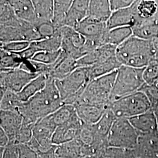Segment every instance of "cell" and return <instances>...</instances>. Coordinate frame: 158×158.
I'll return each instance as SVG.
<instances>
[{
  "mask_svg": "<svg viewBox=\"0 0 158 158\" xmlns=\"http://www.w3.org/2000/svg\"><path fill=\"white\" fill-rule=\"evenodd\" d=\"M121 66L117 56L104 62L97 63L87 68L89 79L90 81H92L97 78L111 73L116 71Z\"/></svg>",
  "mask_w": 158,
  "mask_h": 158,
  "instance_id": "27",
  "label": "cell"
},
{
  "mask_svg": "<svg viewBox=\"0 0 158 158\" xmlns=\"http://www.w3.org/2000/svg\"><path fill=\"white\" fill-rule=\"evenodd\" d=\"M0 70H9L19 69L23 62L17 53H10L0 49Z\"/></svg>",
  "mask_w": 158,
  "mask_h": 158,
  "instance_id": "35",
  "label": "cell"
},
{
  "mask_svg": "<svg viewBox=\"0 0 158 158\" xmlns=\"http://www.w3.org/2000/svg\"><path fill=\"white\" fill-rule=\"evenodd\" d=\"M39 75L20 69L0 70V89L18 93Z\"/></svg>",
  "mask_w": 158,
  "mask_h": 158,
  "instance_id": "9",
  "label": "cell"
},
{
  "mask_svg": "<svg viewBox=\"0 0 158 158\" xmlns=\"http://www.w3.org/2000/svg\"><path fill=\"white\" fill-rule=\"evenodd\" d=\"M155 111V114H156V118H157V121H158V109L157 110H154Z\"/></svg>",
  "mask_w": 158,
  "mask_h": 158,
  "instance_id": "51",
  "label": "cell"
},
{
  "mask_svg": "<svg viewBox=\"0 0 158 158\" xmlns=\"http://www.w3.org/2000/svg\"><path fill=\"white\" fill-rule=\"evenodd\" d=\"M22 21L15 15L9 1H0V25L17 27Z\"/></svg>",
  "mask_w": 158,
  "mask_h": 158,
  "instance_id": "32",
  "label": "cell"
},
{
  "mask_svg": "<svg viewBox=\"0 0 158 158\" xmlns=\"http://www.w3.org/2000/svg\"><path fill=\"white\" fill-rule=\"evenodd\" d=\"M116 119L114 114L108 108L102 118L95 124L92 125L93 131L98 141L108 144V136Z\"/></svg>",
  "mask_w": 158,
  "mask_h": 158,
  "instance_id": "24",
  "label": "cell"
},
{
  "mask_svg": "<svg viewBox=\"0 0 158 158\" xmlns=\"http://www.w3.org/2000/svg\"><path fill=\"white\" fill-rule=\"evenodd\" d=\"M116 56L121 66L145 68L152 59V41L132 35L117 47Z\"/></svg>",
  "mask_w": 158,
  "mask_h": 158,
  "instance_id": "2",
  "label": "cell"
},
{
  "mask_svg": "<svg viewBox=\"0 0 158 158\" xmlns=\"http://www.w3.org/2000/svg\"><path fill=\"white\" fill-rule=\"evenodd\" d=\"M143 79L148 85H158V62L152 60L143 71Z\"/></svg>",
  "mask_w": 158,
  "mask_h": 158,
  "instance_id": "38",
  "label": "cell"
},
{
  "mask_svg": "<svg viewBox=\"0 0 158 158\" xmlns=\"http://www.w3.org/2000/svg\"><path fill=\"white\" fill-rule=\"evenodd\" d=\"M33 127L34 125L25 123L23 121V125L15 138L14 144L27 145L32 138Z\"/></svg>",
  "mask_w": 158,
  "mask_h": 158,
  "instance_id": "41",
  "label": "cell"
},
{
  "mask_svg": "<svg viewBox=\"0 0 158 158\" xmlns=\"http://www.w3.org/2000/svg\"><path fill=\"white\" fill-rule=\"evenodd\" d=\"M10 143V139L6 132L0 128V148H6Z\"/></svg>",
  "mask_w": 158,
  "mask_h": 158,
  "instance_id": "48",
  "label": "cell"
},
{
  "mask_svg": "<svg viewBox=\"0 0 158 158\" xmlns=\"http://www.w3.org/2000/svg\"><path fill=\"white\" fill-rule=\"evenodd\" d=\"M52 66V70L48 76L54 80L63 79L77 69V60L68 56L62 51L60 56Z\"/></svg>",
  "mask_w": 158,
  "mask_h": 158,
  "instance_id": "22",
  "label": "cell"
},
{
  "mask_svg": "<svg viewBox=\"0 0 158 158\" xmlns=\"http://www.w3.org/2000/svg\"><path fill=\"white\" fill-rule=\"evenodd\" d=\"M59 31L62 38L61 50L76 60L81 57V49L86 40L85 36L74 29L66 26Z\"/></svg>",
  "mask_w": 158,
  "mask_h": 158,
  "instance_id": "10",
  "label": "cell"
},
{
  "mask_svg": "<svg viewBox=\"0 0 158 158\" xmlns=\"http://www.w3.org/2000/svg\"><path fill=\"white\" fill-rule=\"evenodd\" d=\"M73 1L70 0L54 1V11L52 23L56 30L65 26L66 18Z\"/></svg>",
  "mask_w": 158,
  "mask_h": 158,
  "instance_id": "30",
  "label": "cell"
},
{
  "mask_svg": "<svg viewBox=\"0 0 158 158\" xmlns=\"http://www.w3.org/2000/svg\"><path fill=\"white\" fill-rule=\"evenodd\" d=\"M134 151L136 158H158V132L139 135Z\"/></svg>",
  "mask_w": 158,
  "mask_h": 158,
  "instance_id": "17",
  "label": "cell"
},
{
  "mask_svg": "<svg viewBox=\"0 0 158 158\" xmlns=\"http://www.w3.org/2000/svg\"><path fill=\"white\" fill-rule=\"evenodd\" d=\"M117 118L130 119L152 109L147 96L141 91L125 96L109 104Z\"/></svg>",
  "mask_w": 158,
  "mask_h": 158,
  "instance_id": "6",
  "label": "cell"
},
{
  "mask_svg": "<svg viewBox=\"0 0 158 158\" xmlns=\"http://www.w3.org/2000/svg\"><path fill=\"white\" fill-rule=\"evenodd\" d=\"M51 115L39 120L33 127V136L27 144L36 152H47L53 147V136L56 129Z\"/></svg>",
  "mask_w": 158,
  "mask_h": 158,
  "instance_id": "8",
  "label": "cell"
},
{
  "mask_svg": "<svg viewBox=\"0 0 158 158\" xmlns=\"http://www.w3.org/2000/svg\"><path fill=\"white\" fill-rule=\"evenodd\" d=\"M42 39L49 38L55 34L56 29L52 23H43L37 27Z\"/></svg>",
  "mask_w": 158,
  "mask_h": 158,
  "instance_id": "44",
  "label": "cell"
},
{
  "mask_svg": "<svg viewBox=\"0 0 158 158\" xmlns=\"http://www.w3.org/2000/svg\"></svg>",
  "mask_w": 158,
  "mask_h": 158,
  "instance_id": "53",
  "label": "cell"
},
{
  "mask_svg": "<svg viewBox=\"0 0 158 158\" xmlns=\"http://www.w3.org/2000/svg\"><path fill=\"white\" fill-rule=\"evenodd\" d=\"M1 128L8 135L10 143H14L15 138L23 125L22 115L18 111L0 110Z\"/></svg>",
  "mask_w": 158,
  "mask_h": 158,
  "instance_id": "14",
  "label": "cell"
},
{
  "mask_svg": "<svg viewBox=\"0 0 158 158\" xmlns=\"http://www.w3.org/2000/svg\"><path fill=\"white\" fill-rule=\"evenodd\" d=\"M0 99V110L19 112L23 102L20 100L18 93L6 90Z\"/></svg>",
  "mask_w": 158,
  "mask_h": 158,
  "instance_id": "33",
  "label": "cell"
},
{
  "mask_svg": "<svg viewBox=\"0 0 158 158\" xmlns=\"http://www.w3.org/2000/svg\"><path fill=\"white\" fill-rule=\"evenodd\" d=\"M39 154L42 158H57L55 154V145L47 152L40 153Z\"/></svg>",
  "mask_w": 158,
  "mask_h": 158,
  "instance_id": "50",
  "label": "cell"
},
{
  "mask_svg": "<svg viewBox=\"0 0 158 158\" xmlns=\"http://www.w3.org/2000/svg\"><path fill=\"white\" fill-rule=\"evenodd\" d=\"M132 35V29L130 27L108 29L102 37V45H110L117 47Z\"/></svg>",
  "mask_w": 158,
  "mask_h": 158,
  "instance_id": "26",
  "label": "cell"
},
{
  "mask_svg": "<svg viewBox=\"0 0 158 158\" xmlns=\"http://www.w3.org/2000/svg\"><path fill=\"white\" fill-rule=\"evenodd\" d=\"M143 71L144 68L121 66L117 71L110 102L139 91L145 83Z\"/></svg>",
  "mask_w": 158,
  "mask_h": 158,
  "instance_id": "3",
  "label": "cell"
},
{
  "mask_svg": "<svg viewBox=\"0 0 158 158\" xmlns=\"http://www.w3.org/2000/svg\"><path fill=\"white\" fill-rule=\"evenodd\" d=\"M90 1H73L65 20V26L75 29L79 23L89 15Z\"/></svg>",
  "mask_w": 158,
  "mask_h": 158,
  "instance_id": "21",
  "label": "cell"
},
{
  "mask_svg": "<svg viewBox=\"0 0 158 158\" xmlns=\"http://www.w3.org/2000/svg\"><path fill=\"white\" fill-rule=\"evenodd\" d=\"M138 20L136 1H134V3L129 7L113 12L107 23V26L108 29L124 27L132 28Z\"/></svg>",
  "mask_w": 158,
  "mask_h": 158,
  "instance_id": "13",
  "label": "cell"
},
{
  "mask_svg": "<svg viewBox=\"0 0 158 158\" xmlns=\"http://www.w3.org/2000/svg\"><path fill=\"white\" fill-rule=\"evenodd\" d=\"M117 71L91 81L75 106L82 104L109 105Z\"/></svg>",
  "mask_w": 158,
  "mask_h": 158,
  "instance_id": "5",
  "label": "cell"
},
{
  "mask_svg": "<svg viewBox=\"0 0 158 158\" xmlns=\"http://www.w3.org/2000/svg\"><path fill=\"white\" fill-rule=\"evenodd\" d=\"M55 80L64 104L74 106L91 81L87 68H77L66 77Z\"/></svg>",
  "mask_w": 158,
  "mask_h": 158,
  "instance_id": "4",
  "label": "cell"
},
{
  "mask_svg": "<svg viewBox=\"0 0 158 158\" xmlns=\"http://www.w3.org/2000/svg\"><path fill=\"white\" fill-rule=\"evenodd\" d=\"M62 35L57 29L53 36L49 38L32 42V45L38 52H56L60 51L62 47Z\"/></svg>",
  "mask_w": 158,
  "mask_h": 158,
  "instance_id": "31",
  "label": "cell"
},
{
  "mask_svg": "<svg viewBox=\"0 0 158 158\" xmlns=\"http://www.w3.org/2000/svg\"><path fill=\"white\" fill-rule=\"evenodd\" d=\"M139 135L128 119L117 118L108 136V147L134 151Z\"/></svg>",
  "mask_w": 158,
  "mask_h": 158,
  "instance_id": "7",
  "label": "cell"
},
{
  "mask_svg": "<svg viewBox=\"0 0 158 158\" xmlns=\"http://www.w3.org/2000/svg\"><path fill=\"white\" fill-rule=\"evenodd\" d=\"M0 44V49L10 53H18L28 48L31 42L27 41H13Z\"/></svg>",
  "mask_w": 158,
  "mask_h": 158,
  "instance_id": "42",
  "label": "cell"
},
{
  "mask_svg": "<svg viewBox=\"0 0 158 158\" xmlns=\"http://www.w3.org/2000/svg\"><path fill=\"white\" fill-rule=\"evenodd\" d=\"M83 125L76 113L67 123L57 127L53 136V145H59L79 138Z\"/></svg>",
  "mask_w": 158,
  "mask_h": 158,
  "instance_id": "11",
  "label": "cell"
},
{
  "mask_svg": "<svg viewBox=\"0 0 158 158\" xmlns=\"http://www.w3.org/2000/svg\"><path fill=\"white\" fill-rule=\"evenodd\" d=\"M61 52V49L56 52H38L30 60L45 64H53L56 62L59 57L60 56Z\"/></svg>",
  "mask_w": 158,
  "mask_h": 158,
  "instance_id": "39",
  "label": "cell"
},
{
  "mask_svg": "<svg viewBox=\"0 0 158 158\" xmlns=\"http://www.w3.org/2000/svg\"><path fill=\"white\" fill-rule=\"evenodd\" d=\"M32 2L38 22L36 27L43 23H52L53 17L54 1L34 0Z\"/></svg>",
  "mask_w": 158,
  "mask_h": 158,
  "instance_id": "28",
  "label": "cell"
},
{
  "mask_svg": "<svg viewBox=\"0 0 158 158\" xmlns=\"http://www.w3.org/2000/svg\"><path fill=\"white\" fill-rule=\"evenodd\" d=\"M113 12L108 0L90 1L88 17L100 23H107Z\"/></svg>",
  "mask_w": 158,
  "mask_h": 158,
  "instance_id": "25",
  "label": "cell"
},
{
  "mask_svg": "<svg viewBox=\"0 0 158 158\" xmlns=\"http://www.w3.org/2000/svg\"><path fill=\"white\" fill-rule=\"evenodd\" d=\"M136 10L139 19L138 21L151 18L158 11L157 0L136 1Z\"/></svg>",
  "mask_w": 158,
  "mask_h": 158,
  "instance_id": "34",
  "label": "cell"
},
{
  "mask_svg": "<svg viewBox=\"0 0 158 158\" xmlns=\"http://www.w3.org/2000/svg\"><path fill=\"white\" fill-rule=\"evenodd\" d=\"M9 2L18 18L36 27L37 26V18L32 1L10 0Z\"/></svg>",
  "mask_w": 158,
  "mask_h": 158,
  "instance_id": "23",
  "label": "cell"
},
{
  "mask_svg": "<svg viewBox=\"0 0 158 158\" xmlns=\"http://www.w3.org/2000/svg\"><path fill=\"white\" fill-rule=\"evenodd\" d=\"M48 76L40 74L29 82L22 90L18 93L20 100L23 102H27L31 98L42 90L47 83Z\"/></svg>",
  "mask_w": 158,
  "mask_h": 158,
  "instance_id": "29",
  "label": "cell"
},
{
  "mask_svg": "<svg viewBox=\"0 0 158 158\" xmlns=\"http://www.w3.org/2000/svg\"><path fill=\"white\" fill-rule=\"evenodd\" d=\"M19 158H42L40 154L26 144L18 145Z\"/></svg>",
  "mask_w": 158,
  "mask_h": 158,
  "instance_id": "45",
  "label": "cell"
},
{
  "mask_svg": "<svg viewBox=\"0 0 158 158\" xmlns=\"http://www.w3.org/2000/svg\"><path fill=\"white\" fill-rule=\"evenodd\" d=\"M74 29L85 38L100 40L102 46V37L108 29L107 23H100L87 17L79 23Z\"/></svg>",
  "mask_w": 158,
  "mask_h": 158,
  "instance_id": "18",
  "label": "cell"
},
{
  "mask_svg": "<svg viewBox=\"0 0 158 158\" xmlns=\"http://www.w3.org/2000/svg\"><path fill=\"white\" fill-rule=\"evenodd\" d=\"M37 52L38 51L36 49V48L31 43L28 48L17 54L23 60H30L33 58V57Z\"/></svg>",
  "mask_w": 158,
  "mask_h": 158,
  "instance_id": "47",
  "label": "cell"
},
{
  "mask_svg": "<svg viewBox=\"0 0 158 158\" xmlns=\"http://www.w3.org/2000/svg\"><path fill=\"white\" fill-rule=\"evenodd\" d=\"M158 11L151 18L139 21L132 27L133 36L143 40H151L158 37Z\"/></svg>",
  "mask_w": 158,
  "mask_h": 158,
  "instance_id": "20",
  "label": "cell"
},
{
  "mask_svg": "<svg viewBox=\"0 0 158 158\" xmlns=\"http://www.w3.org/2000/svg\"><path fill=\"white\" fill-rule=\"evenodd\" d=\"M55 154L59 158H85L96 155L93 149L79 138L55 145Z\"/></svg>",
  "mask_w": 158,
  "mask_h": 158,
  "instance_id": "12",
  "label": "cell"
},
{
  "mask_svg": "<svg viewBox=\"0 0 158 158\" xmlns=\"http://www.w3.org/2000/svg\"><path fill=\"white\" fill-rule=\"evenodd\" d=\"M76 113V108L73 105L64 104L55 113L51 114L57 127L69 121Z\"/></svg>",
  "mask_w": 158,
  "mask_h": 158,
  "instance_id": "36",
  "label": "cell"
},
{
  "mask_svg": "<svg viewBox=\"0 0 158 158\" xmlns=\"http://www.w3.org/2000/svg\"><path fill=\"white\" fill-rule=\"evenodd\" d=\"M98 158H136L133 151L108 147L100 153Z\"/></svg>",
  "mask_w": 158,
  "mask_h": 158,
  "instance_id": "37",
  "label": "cell"
},
{
  "mask_svg": "<svg viewBox=\"0 0 158 158\" xmlns=\"http://www.w3.org/2000/svg\"><path fill=\"white\" fill-rule=\"evenodd\" d=\"M109 1L111 10L113 12L127 8L131 6L134 2L133 0H111Z\"/></svg>",
  "mask_w": 158,
  "mask_h": 158,
  "instance_id": "46",
  "label": "cell"
},
{
  "mask_svg": "<svg viewBox=\"0 0 158 158\" xmlns=\"http://www.w3.org/2000/svg\"><path fill=\"white\" fill-rule=\"evenodd\" d=\"M85 158H98L97 156L96 155H94V156H87V157H85Z\"/></svg>",
  "mask_w": 158,
  "mask_h": 158,
  "instance_id": "52",
  "label": "cell"
},
{
  "mask_svg": "<svg viewBox=\"0 0 158 158\" xmlns=\"http://www.w3.org/2000/svg\"><path fill=\"white\" fill-rule=\"evenodd\" d=\"M1 148V158H19L18 145L9 143L6 148Z\"/></svg>",
  "mask_w": 158,
  "mask_h": 158,
  "instance_id": "43",
  "label": "cell"
},
{
  "mask_svg": "<svg viewBox=\"0 0 158 158\" xmlns=\"http://www.w3.org/2000/svg\"><path fill=\"white\" fill-rule=\"evenodd\" d=\"M109 105H96L82 104L75 106L76 113L85 125H94L102 118Z\"/></svg>",
  "mask_w": 158,
  "mask_h": 158,
  "instance_id": "19",
  "label": "cell"
},
{
  "mask_svg": "<svg viewBox=\"0 0 158 158\" xmlns=\"http://www.w3.org/2000/svg\"><path fill=\"white\" fill-rule=\"evenodd\" d=\"M117 47L110 45H102L77 60V68H87L96 63L116 57Z\"/></svg>",
  "mask_w": 158,
  "mask_h": 158,
  "instance_id": "15",
  "label": "cell"
},
{
  "mask_svg": "<svg viewBox=\"0 0 158 158\" xmlns=\"http://www.w3.org/2000/svg\"><path fill=\"white\" fill-rule=\"evenodd\" d=\"M147 96L153 110L158 109V85H148L145 83L139 90Z\"/></svg>",
  "mask_w": 158,
  "mask_h": 158,
  "instance_id": "40",
  "label": "cell"
},
{
  "mask_svg": "<svg viewBox=\"0 0 158 158\" xmlns=\"http://www.w3.org/2000/svg\"><path fill=\"white\" fill-rule=\"evenodd\" d=\"M128 119L139 135H148L158 132L157 118L152 108Z\"/></svg>",
  "mask_w": 158,
  "mask_h": 158,
  "instance_id": "16",
  "label": "cell"
},
{
  "mask_svg": "<svg viewBox=\"0 0 158 158\" xmlns=\"http://www.w3.org/2000/svg\"><path fill=\"white\" fill-rule=\"evenodd\" d=\"M63 105L55 80L48 76L45 87L27 102H23L19 111L23 116V123L34 125Z\"/></svg>",
  "mask_w": 158,
  "mask_h": 158,
  "instance_id": "1",
  "label": "cell"
},
{
  "mask_svg": "<svg viewBox=\"0 0 158 158\" xmlns=\"http://www.w3.org/2000/svg\"><path fill=\"white\" fill-rule=\"evenodd\" d=\"M151 41L153 49V58L152 60H155L158 62V37L151 40Z\"/></svg>",
  "mask_w": 158,
  "mask_h": 158,
  "instance_id": "49",
  "label": "cell"
}]
</instances>
